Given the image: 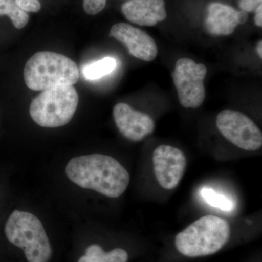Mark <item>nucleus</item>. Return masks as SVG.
I'll use <instances>...</instances> for the list:
<instances>
[{"label": "nucleus", "instance_id": "obj_1", "mask_svg": "<svg viewBox=\"0 0 262 262\" xmlns=\"http://www.w3.org/2000/svg\"><path fill=\"white\" fill-rule=\"evenodd\" d=\"M66 173L80 187L112 198L121 196L130 183L126 169L108 155L94 154L72 158L66 167Z\"/></svg>", "mask_w": 262, "mask_h": 262}, {"label": "nucleus", "instance_id": "obj_2", "mask_svg": "<svg viewBox=\"0 0 262 262\" xmlns=\"http://www.w3.org/2000/svg\"><path fill=\"white\" fill-rule=\"evenodd\" d=\"M24 74L27 87L36 91L74 85L80 77L75 62L50 51L38 52L31 57L24 67Z\"/></svg>", "mask_w": 262, "mask_h": 262}, {"label": "nucleus", "instance_id": "obj_3", "mask_svg": "<svg viewBox=\"0 0 262 262\" xmlns=\"http://www.w3.org/2000/svg\"><path fill=\"white\" fill-rule=\"evenodd\" d=\"M228 222L215 215H208L188 226L176 237L179 252L188 257L208 256L220 251L228 242Z\"/></svg>", "mask_w": 262, "mask_h": 262}, {"label": "nucleus", "instance_id": "obj_4", "mask_svg": "<svg viewBox=\"0 0 262 262\" xmlns=\"http://www.w3.org/2000/svg\"><path fill=\"white\" fill-rule=\"evenodd\" d=\"M7 238L21 248L29 262H48L52 248L40 221L29 212L14 211L5 225Z\"/></svg>", "mask_w": 262, "mask_h": 262}, {"label": "nucleus", "instance_id": "obj_5", "mask_svg": "<svg viewBox=\"0 0 262 262\" xmlns=\"http://www.w3.org/2000/svg\"><path fill=\"white\" fill-rule=\"evenodd\" d=\"M78 102V94L73 85L58 86L38 95L31 103L29 113L39 126H64L72 120Z\"/></svg>", "mask_w": 262, "mask_h": 262}, {"label": "nucleus", "instance_id": "obj_6", "mask_svg": "<svg viewBox=\"0 0 262 262\" xmlns=\"http://www.w3.org/2000/svg\"><path fill=\"white\" fill-rule=\"evenodd\" d=\"M206 75L207 68L204 64L196 63L188 58L177 61L173 79L182 106L196 108L201 106L206 98L203 82Z\"/></svg>", "mask_w": 262, "mask_h": 262}, {"label": "nucleus", "instance_id": "obj_7", "mask_svg": "<svg viewBox=\"0 0 262 262\" xmlns=\"http://www.w3.org/2000/svg\"><path fill=\"white\" fill-rule=\"evenodd\" d=\"M216 126L224 137L241 149L256 151L261 147V130L241 112L231 110L221 112L217 116Z\"/></svg>", "mask_w": 262, "mask_h": 262}, {"label": "nucleus", "instance_id": "obj_8", "mask_svg": "<svg viewBox=\"0 0 262 262\" xmlns=\"http://www.w3.org/2000/svg\"><path fill=\"white\" fill-rule=\"evenodd\" d=\"M153 165L157 180L165 189H173L182 180L187 159L182 150L169 145H160L153 153Z\"/></svg>", "mask_w": 262, "mask_h": 262}, {"label": "nucleus", "instance_id": "obj_9", "mask_svg": "<svg viewBox=\"0 0 262 262\" xmlns=\"http://www.w3.org/2000/svg\"><path fill=\"white\" fill-rule=\"evenodd\" d=\"M110 37L125 45L130 55L142 61H152L158 56V48L155 39L144 31L130 24H115L110 29Z\"/></svg>", "mask_w": 262, "mask_h": 262}, {"label": "nucleus", "instance_id": "obj_10", "mask_svg": "<svg viewBox=\"0 0 262 262\" xmlns=\"http://www.w3.org/2000/svg\"><path fill=\"white\" fill-rule=\"evenodd\" d=\"M113 116L118 130L131 141L143 140L155 130L154 120L149 115L134 110L127 103H117Z\"/></svg>", "mask_w": 262, "mask_h": 262}, {"label": "nucleus", "instance_id": "obj_11", "mask_svg": "<svg viewBox=\"0 0 262 262\" xmlns=\"http://www.w3.org/2000/svg\"><path fill=\"white\" fill-rule=\"evenodd\" d=\"M248 18V13L242 10L220 2H213L207 8L205 27L211 35L227 36L232 34L237 26L246 23Z\"/></svg>", "mask_w": 262, "mask_h": 262}, {"label": "nucleus", "instance_id": "obj_12", "mask_svg": "<svg viewBox=\"0 0 262 262\" xmlns=\"http://www.w3.org/2000/svg\"><path fill=\"white\" fill-rule=\"evenodd\" d=\"M121 11L128 21L141 27H155L167 18L165 0H127Z\"/></svg>", "mask_w": 262, "mask_h": 262}, {"label": "nucleus", "instance_id": "obj_13", "mask_svg": "<svg viewBox=\"0 0 262 262\" xmlns=\"http://www.w3.org/2000/svg\"><path fill=\"white\" fill-rule=\"evenodd\" d=\"M127 259L128 255L121 248L106 253L101 246L92 245L86 249L85 256H82L78 262H127Z\"/></svg>", "mask_w": 262, "mask_h": 262}, {"label": "nucleus", "instance_id": "obj_14", "mask_svg": "<svg viewBox=\"0 0 262 262\" xmlns=\"http://www.w3.org/2000/svg\"><path fill=\"white\" fill-rule=\"evenodd\" d=\"M117 61L111 57H106L99 61L94 62L84 67L82 72L88 80H96L110 75L115 70Z\"/></svg>", "mask_w": 262, "mask_h": 262}, {"label": "nucleus", "instance_id": "obj_15", "mask_svg": "<svg viewBox=\"0 0 262 262\" xmlns=\"http://www.w3.org/2000/svg\"><path fill=\"white\" fill-rule=\"evenodd\" d=\"M8 15L16 29H23L27 25L29 15L19 8L15 0H0V16Z\"/></svg>", "mask_w": 262, "mask_h": 262}, {"label": "nucleus", "instance_id": "obj_16", "mask_svg": "<svg viewBox=\"0 0 262 262\" xmlns=\"http://www.w3.org/2000/svg\"><path fill=\"white\" fill-rule=\"evenodd\" d=\"M201 195L210 206L220 208L224 211H231L234 209V203L232 199L224 194L217 193L211 188H203Z\"/></svg>", "mask_w": 262, "mask_h": 262}, {"label": "nucleus", "instance_id": "obj_17", "mask_svg": "<svg viewBox=\"0 0 262 262\" xmlns=\"http://www.w3.org/2000/svg\"><path fill=\"white\" fill-rule=\"evenodd\" d=\"M107 0H83V8L87 14L94 15L101 13Z\"/></svg>", "mask_w": 262, "mask_h": 262}, {"label": "nucleus", "instance_id": "obj_18", "mask_svg": "<svg viewBox=\"0 0 262 262\" xmlns=\"http://www.w3.org/2000/svg\"><path fill=\"white\" fill-rule=\"evenodd\" d=\"M20 9L27 13H37L41 9L39 0H15Z\"/></svg>", "mask_w": 262, "mask_h": 262}, {"label": "nucleus", "instance_id": "obj_19", "mask_svg": "<svg viewBox=\"0 0 262 262\" xmlns=\"http://www.w3.org/2000/svg\"><path fill=\"white\" fill-rule=\"evenodd\" d=\"M261 3L262 0H239V7L245 13H253Z\"/></svg>", "mask_w": 262, "mask_h": 262}, {"label": "nucleus", "instance_id": "obj_20", "mask_svg": "<svg viewBox=\"0 0 262 262\" xmlns=\"http://www.w3.org/2000/svg\"><path fill=\"white\" fill-rule=\"evenodd\" d=\"M254 23L258 27H262V5H259L254 11Z\"/></svg>", "mask_w": 262, "mask_h": 262}, {"label": "nucleus", "instance_id": "obj_21", "mask_svg": "<svg viewBox=\"0 0 262 262\" xmlns=\"http://www.w3.org/2000/svg\"><path fill=\"white\" fill-rule=\"evenodd\" d=\"M256 51H257L258 55L260 58H262V41L260 40L258 42L257 46H256Z\"/></svg>", "mask_w": 262, "mask_h": 262}]
</instances>
